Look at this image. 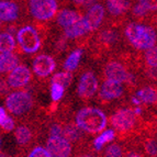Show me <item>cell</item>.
<instances>
[{
  "instance_id": "cell-1",
  "label": "cell",
  "mask_w": 157,
  "mask_h": 157,
  "mask_svg": "<svg viewBox=\"0 0 157 157\" xmlns=\"http://www.w3.org/2000/svg\"><path fill=\"white\" fill-rule=\"evenodd\" d=\"M17 31V53L34 55L43 46L45 41V24L42 23H24L19 25Z\"/></svg>"
},
{
  "instance_id": "cell-2",
  "label": "cell",
  "mask_w": 157,
  "mask_h": 157,
  "mask_svg": "<svg viewBox=\"0 0 157 157\" xmlns=\"http://www.w3.org/2000/svg\"><path fill=\"white\" fill-rule=\"evenodd\" d=\"M123 34L128 42L137 51H147L155 46L157 42V32L152 25L141 22H130L125 24Z\"/></svg>"
},
{
  "instance_id": "cell-3",
  "label": "cell",
  "mask_w": 157,
  "mask_h": 157,
  "mask_svg": "<svg viewBox=\"0 0 157 157\" xmlns=\"http://www.w3.org/2000/svg\"><path fill=\"white\" fill-rule=\"evenodd\" d=\"M75 123L84 133H101L108 125V117L101 109L94 107H84L75 115Z\"/></svg>"
},
{
  "instance_id": "cell-4",
  "label": "cell",
  "mask_w": 157,
  "mask_h": 157,
  "mask_svg": "<svg viewBox=\"0 0 157 157\" xmlns=\"http://www.w3.org/2000/svg\"><path fill=\"white\" fill-rule=\"evenodd\" d=\"M109 124L113 128L115 133L119 134L121 139H126L133 135L140 124V117L136 115L132 108H120L112 113L108 120Z\"/></svg>"
},
{
  "instance_id": "cell-5",
  "label": "cell",
  "mask_w": 157,
  "mask_h": 157,
  "mask_svg": "<svg viewBox=\"0 0 157 157\" xmlns=\"http://www.w3.org/2000/svg\"><path fill=\"white\" fill-rule=\"evenodd\" d=\"M28 16L35 23L45 24L55 18L59 9V0H22Z\"/></svg>"
},
{
  "instance_id": "cell-6",
  "label": "cell",
  "mask_w": 157,
  "mask_h": 157,
  "mask_svg": "<svg viewBox=\"0 0 157 157\" xmlns=\"http://www.w3.org/2000/svg\"><path fill=\"white\" fill-rule=\"evenodd\" d=\"M102 76L105 79L126 84L130 88H133L137 84L135 75L131 73L128 63H124V59L111 58L107 60L102 66Z\"/></svg>"
},
{
  "instance_id": "cell-7",
  "label": "cell",
  "mask_w": 157,
  "mask_h": 157,
  "mask_svg": "<svg viewBox=\"0 0 157 157\" xmlns=\"http://www.w3.org/2000/svg\"><path fill=\"white\" fill-rule=\"evenodd\" d=\"M5 105L7 110L16 118H24L34 109V99L28 90H16L6 96Z\"/></svg>"
},
{
  "instance_id": "cell-8",
  "label": "cell",
  "mask_w": 157,
  "mask_h": 157,
  "mask_svg": "<svg viewBox=\"0 0 157 157\" xmlns=\"http://www.w3.org/2000/svg\"><path fill=\"white\" fill-rule=\"evenodd\" d=\"M99 90V80L91 69H86L79 75L77 84V94L81 100L88 101L97 94Z\"/></svg>"
},
{
  "instance_id": "cell-9",
  "label": "cell",
  "mask_w": 157,
  "mask_h": 157,
  "mask_svg": "<svg viewBox=\"0 0 157 157\" xmlns=\"http://www.w3.org/2000/svg\"><path fill=\"white\" fill-rule=\"evenodd\" d=\"M120 41V32L115 29V25L107 26L99 31L96 36V50L97 53H105L113 50Z\"/></svg>"
},
{
  "instance_id": "cell-10",
  "label": "cell",
  "mask_w": 157,
  "mask_h": 157,
  "mask_svg": "<svg viewBox=\"0 0 157 157\" xmlns=\"http://www.w3.org/2000/svg\"><path fill=\"white\" fill-rule=\"evenodd\" d=\"M33 79L32 71L29 67L23 64H19L11 71L7 74L6 81L9 85L11 89H23L24 87H28Z\"/></svg>"
},
{
  "instance_id": "cell-11",
  "label": "cell",
  "mask_w": 157,
  "mask_h": 157,
  "mask_svg": "<svg viewBox=\"0 0 157 157\" xmlns=\"http://www.w3.org/2000/svg\"><path fill=\"white\" fill-rule=\"evenodd\" d=\"M124 92H125V87L123 86V84L109 79H105L98 90L99 100L102 103H109L119 100L124 96Z\"/></svg>"
},
{
  "instance_id": "cell-12",
  "label": "cell",
  "mask_w": 157,
  "mask_h": 157,
  "mask_svg": "<svg viewBox=\"0 0 157 157\" xmlns=\"http://www.w3.org/2000/svg\"><path fill=\"white\" fill-rule=\"evenodd\" d=\"M56 69V60L48 54H40L32 60V71L39 79H46Z\"/></svg>"
},
{
  "instance_id": "cell-13",
  "label": "cell",
  "mask_w": 157,
  "mask_h": 157,
  "mask_svg": "<svg viewBox=\"0 0 157 157\" xmlns=\"http://www.w3.org/2000/svg\"><path fill=\"white\" fill-rule=\"evenodd\" d=\"M45 148L51 157H71L74 147L71 142L62 136H48Z\"/></svg>"
},
{
  "instance_id": "cell-14",
  "label": "cell",
  "mask_w": 157,
  "mask_h": 157,
  "mask_svg": "<svg viewBox=\"0 0 157 157\" xmlns=\"http://www.w3.org/2000/svg\"><path fill=\"white\" fill-rule=\"evenodd\" d=\"M105 8L103 7V5L97 2L87 9V12L85 13V16H82V18H84L90 33H94L100 29L101 24L105 21Z\"/></svg>"
},
{
  "instance_id": "cell-15",
  "label": "cell",
  "mask_w": 157,
  "mask_h": 157,
  "mask_svg": "<svg viewBox=\"0 0 157 157\" xmlns=\"http://www.w3.org/2000/svg\"><path fill=\"white\" fill-rule=\"evenodd\" d=\"M22 7L17 1L0 0V21L3 23H18L21 19Z\"/></svg>"
},
{
  "instance_id": "cell-16",
  "label": "cell",
  "mask_w": 157,
  "mask_h": 157,
  "mask_svg": "<svg viewBox=\"0 0 157 157\" xmlns=\"http://www.w3.org/2000/svg\"><path fill=\"white\" fill-rule=\"evenodd\" d=\"M105 7L110 17L115 20V24L118 19H123L131 11L132 0H105Z\"/></svg>"
},
{
  "instance_id": "cell-17",
  "label": "cell",
  "mask_w": 157,
  "mask_h": 157,
  "mask_svg": "<svg viewBox=\"0 0 157 157\" xmlns=\"http://www.w3.org/2000/svg\"><path fill=\"white\" fill-rule=\"evenodd\" d=\"M14 137H16L17 144L21 148H29L35 137V128L31 124L21 123L14 130Z\"/></svg>"
},
{
  "instance_id": "cell-18",
  "label": "cell",
  "mask_w": 157,
  "mask_h": 157,
  "mask_svg": "<svg viewBox=\"0 0 157 157\" xmlns=\"http://www.w3.org/2000/svg\"><path fill=\"white\" fill-rule=\"evenodd\" d=\"M134 97L139 100L140 105L157 107V87L152 85H145L140 87L135 91Z\"/></svg>"
},
{
  "instance_id": "cell-19",
  "label": "cell",
  "mask_w": 157,
  "mask_h": 157,
  "mask_svg": "<svg viewBox=\"0 0 157 157\" xmlns=\"http://www.w3.org/2000/svg\"><path fill=\"white\" fill-rule=\"evenodd\" d=\"M88 34L91 33H90L84 18H81L76 23H74L73 25L67 28V29H64L63 31V35L68 41L69 40H71V41H80L81 39L86 37Z\"/></svg>"
},
{
  "instance_id": "cell-20",
  "label": "cell",
  "mask_w": 157,
  "mask_h": 157,
  "mask_svg": "<svg viewBox=\"0 0 157 157\" xmlns=\"http://www.w3.org/2000/svg\"><path fill=\"white\" fill-rule=\"evenodd\" d=\"M63 137L71 144L80 145L84 143V133L73 121H63Z\"/></svg>"
},
{
  "instance_id": "cell-21",
  "label": "cell",
  "mask_w": 157,
  "mask_h": 157,
  "mask_svg": "<svg viewBox=\"0 0 157 157\" xmlns=\"http://www.w3.org/2000/svg\"><path fill=\"white\" fill-rule=\"evenodd\" d=\"M56 22L62 29H67L76 23L78 20L82 18V13L79 10H71V9H63L56 14Z\"/></svg>"
},
{
  "instance_id": "cell-22",
  "label": "cell",
  "mask_w": 157,
  "mask_h": 157,
  "mask_svg": "<svg viewBox=\"0 0 157 157\" xmlns=\"http://www.w3.org/2000/svg\"><path fill=\"white\" fill-rule=\"evenodd\" d=\"M20 64V58L16 53H0V75L8 74Z\"/></svg>"
},
{
  "instance_id": "cell-23",
  "label": "cell",
  "mask_w": 157,
  "mask_h": 157,
  "mask_svg": "<svg viewBox=\"0 0 157 157\" xmlns=\"http://www.w3.org/2000/svg\"><path fill=\"white\" fill-rule=\"evenodd\" d=\"M142 151L147 157H157V135L151 132L144 135L141 140Z\"/></svg>"
},
{
  "instance_id": "cell-24",
  "label": "cell",
  "mask_w": 157,
  "mask_h": 157,
  "mask_svg": "<svg viewBox=\"0 0 157 157\" xmlns=\"http://www.w3.org/2000/svg\"><path fill=\"white\" fill-rule=\"evenodd\" d=\"M115 137H117V133L113 128L103 130L92 142L94 151V152H101L103 149V146L108 143H111L112 141H114Z\"/></svg>"
},
{
  "instance_id": "cell-25",
  "label": "cell",
  "mask_w": 157,
  "mask_h": 157,
  "mask_svg": "<svg viewBox=\"0 0 157 157\" xmlns=\"http://www.w3.org/2000/svg\"><path fill=\"white\" fill-rule=\"evenodd\" d=\"M0 53H17L14 36L5 30L0 31Z\"/></svg>"
},
{
  "instance_id": "cell-26",
  "label": "cell",
  "mask_w": 157,
  "mask_h": 157,
  "mask_svg": "<svg viewBox=\"0 0 157 157\" xmlns=\"http://www.w3.org/2000/svg\"><path fill=\"white\" fill-rule=\"evenodd\" d=\"M131 14L136 20V22H141V23H142V21H151V19H152V17H153L152 11L148 10L145 6L137 2V1H136L134 5H132Z\"/></svg>"
},
{
  "instance_id": "cell-27",
  "label": "cell",
  "mask_w": 157,
  "mask_h": 157,
  "mask_svg": "<svg viewBox=\"0 0 157 157\" xmlns=\"http://www.w3.org/2000/svg\"><path fill=\"white\" fill-rule=\"evenodd\" d=\"M82 50H81L80 47L77 48V50L73 51V52L67 56V58L65 59L63 64V68L64 71H74L78 67L79 63H80V59H81V56H82Z\"/></svg>"
},
{
  "instance_id": "cell-28",
  "label": "cell",
  "mask_w": 157,
  "mask_h": 157,
  "mask_svg": "<svg viewBox=\"0 0 157 157\" xmlns=\"http://www.w3.org/2000/svg\"><path fill=\"white\" fill-rule=\"evenodd\" d=\"M143 62L146 68L157 71V46L151 47L143 54Z\"/></svg>"
},
{
  "instance_id": "cell-29",
  "label": "cell",
  "mask_w": 157,
  "mask_h": 157,
  "mask_svg": "<svg viewBox=\"0 0 157 157\" xmlns=\"http://www.w3.org/2000/svg\"><path fill=\"white\" fill-rule=\"evenodd\" d=\"M74 76L71 71H59V73L54 74L52 77H51V82H56V84H59L64 87V88H68L71 86V82H73Z\"/></svg>"
},
{
  "instance_id": "cell-30",
  "label": "cell",
  "mask_w": 157,
  "mask_h": 157,
  "mask_svg": "<svg viewBox=\"0 0 157 157\" xmlns=\"http://www.w3.org/2000/svg\"><path fill=\"white\" fill-rule=\"evenodd\" d=\"M125 148L119 143H112L103 148V157H124Z\"/></svg>"
},
{
  "instance_id": "cell-31",
  "label": "cell",
  "mask_w": 157,
  "mask_h": 157,
  "mask_svg": "<svg viewBox=\"0 0 157 157\" xmlns=\"http://www.w3.org/2000/svg\"><path fill=\"white\" fill-rule=\"evenodd\" d=\"M24 157H51V155L42 145H32L28 148Z\"/></svg>"
},
{
  "instance_id": "cell-32",
  "label": "cell",
  "mask_w": 157,
  "mask_h": 157,
  "mask_svg": "<svg viewBox=\"0 0 157 157\" xmlns=\"http://www.w3.org/2000/svg\"><path fill=\"white\" fill-rule=\"evenodd\" d=\"M48 136H62L63 137V120L51 121L47 128Z\"/></svg>"
},
{
  "instance_id": "cell-33",
  "label": "cell",
  "mask_w": 157,
  "mask_h": 157,
  "mask_svg": "<svg viewBox=\"0 0 157 157\" xmlns=\"http://www.w3.org/2000/svg\"><path fill=\"white\" fill-rule=\"evenodd\" d=\"M50 90L53 102H58L64 97V94H65V88L62 85L56 84V82H51Z\"/></svg>"
},
{
  "instance_id": "cell-34",
  "label": "cell",
  "mask_w": 157,
  "mask_h": 157,
  "mask_svg": "<svg viewBox=\"0 0 157 157\" xmlns=\"http://www.w3.org/2000/svg\"><path fill=\"white\" fill-rule=\"evenodd\" d=\"M13 128H14V120L8 115L7 120L0 125V131H2L3 133H8V132L12 131Z\"/></svg>"
},
{
  "instance_id": "cell-35",
  "label": "cell",
  "mask_w": 157,
  "mask_h": 157,
  "mask_svg": "<svg viewBox=\"0 0 157 157\" xmlns=\"http://www.w3.org/2000/svg\"><path fill=\"white\" fill-rule=\"evenodd\" d=\"M136 1L145 6L152 12H156L157 11V0H136Z\"/></svg>"
},
{
  "instance_id": "cell-36",
  "label": "cell",
  "mask_w": 157,
  "mask_h": 157,
  "mask_svg": "<svg viewBox=\"0 0 157 157\" xmlns=\"http://www.w3.org/2000/svg\"><path fill=\"white\" fill-rule=\"evenodd\" d=\"M10 87L3 78H0V96H7L10 92Z\"/></svg>"
},
{
  "instance_id": "cell-37",
  "label": "cell",
  "mask_w": 157,
  "mask_h": 157,
  "mask_svg": "<svg viewBox=\"0 0 157 157\" xmlns=\"http://www.w3.org/2000/svg\"><path fill=\"white\" fill-rule=\"evenodd\" d=\"M8 118V114H7V111L5 110V108L0 107V125L5 122Z\"/></svg>"
},
{
  "instance_id": "cell-38",
  "label": "cell",
  "mask_w": 157,
  "mask_h": 157,
  "mask_svg": "<svg viewBox=\"0 0 157 157\" xmlns=\"http://www.w3.org/2000/svg\"><path fill=\"white\" fill-rule=\"evenodd\" d=\"M86 1L87 0H71V2L79 9H84V6L86 3Z\"/></svg>"
},
{
  "instance_id": "cell-39",
  "label": "cell",
  "mask_w": 157,
  "mask_h": 157,
  "mask_svg": "<svg viewBox=\"0 0 157 157\" xmlns=\"http://www.w3.org/2000/svg\"><path fill=\"white\" fill-rule=\"evenodd\" d=\"M124 157H144L141 153L139 152H134V151H131V152H126Z\"/></svg>"
},
{
  "instance_id": "cell-40",
  "label": "cell",
  "mask_w": 157,
  "mask_h": 157,
  "mask_svg": "<svg viewBox=\"0 0 157 157\" xmlns=\"http://www.w3.org/2000/svg\"><path fill=\"white\" fill-rule=\"evenodd\" d=\"M75 157H96L92 153H89V152H81L79 154H77Z\"/></svg>"
},
{
  "instance_id": "cell-41",
  "label": "cell",
  "mask_w": 157,
  "mask_h": 157,
  "mask_svg": "<svg viewBox=\"0 0 157 157\" xmlns=\"http://www.w3.org/2000/svg\"><path fill=\"white\" fill-rule=\"evenodd\" d=\"M157 12V11H156ZM151 22H152V24H153V28L154 29H157V13H155V14H153V17H152V19H151Z\"/></svg>"
},
{
  "instance_id": "cell-42",
  "label": "cell",
  "mask_w": 157,
  "mask_h": 157,
  "mask_svg": "<svg viewBox=\"0 0 157 157\" xmlns=\"http://www.w3.org/2000/svg\"><path fill=\"white\" fill-rule=\"evenodd\" d=\"M7 25L6 23H3V22H1L0 21V31H2L3 29H5V26Z\"/></svg>"
},
{
  "instance_id": "cell-43",
  "label": "cell",
  "mask_w": 157,
  "mask_h": 157,
  "mask_svg": "<svg viewBox=\"0 0 157 157\" xmlns=\"http://www.w3.org/2000/svg\"><path fill=\"white\" fill-rule=\"evenodd\" d=\"M0 157H10V156L7 155L6 153H0Z\"/></svg>"
},
{
  "instance_id": "cell-44",
  "label": "cell",
  "mask_w": 157,
  "mask_h": 157,
  "mask_svg": "<svg viewBox=\"0 0 157 157\" xmlns=\"http://www.w3.org/2000/svg\"><path fill=\"white\" fill-rule=\"evenodd\" d=\"M0 144H1V140H0Z\"/></svg>"
}]
</instances>
